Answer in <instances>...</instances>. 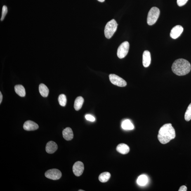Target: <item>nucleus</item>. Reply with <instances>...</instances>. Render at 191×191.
Returning <instances> with one entry per match:
<instances>
[{
	"label": "nucleus",
	"mask_w": 191,
	"mask_h": 191,
	"mask_svg": "<svg viewBox=\"0 0 191 191\" xmlns=\"http://www.w3.org/2000/svg\"><path fill=\"white\" fill-rule=\"evenodd\" d=\"M176 137V132L171 124H166L161 127L159 131L158 138L160 142L166 144Z\"/></svg>",
	"instance_id": "f257e3e1"
},
{
	"label": "nucleus",
	"mask_w": 191,
	"mask_h": 191,
	"mask_svg": "<svg viewBox=\"0 0 191 191\" xmlns=\"http://www.w3.org/2000/svg\"><path fill=\"white\" fill-rule=\"evenodd\" d=\"M172 69L173 72L177 75L185 76L190 72L191 66L187 60L183 58H180L173 62Z\"/></svg>",
	"instance_id": "f03ea898"
},
{
	"label": "nucleus",
	"mask_w": 191,
	"mask_h": 191,
	"mask_svg": "<svg viewBox=\"0 0 191 191\" xmlns=\"http://www.w3.org/2000/svg\"><path fill=\"white\" fill-rule=\"evenodd\" d=\"M118 24L114 19L109 21L106 25L105 29V34L107 39H110L117 30Z\"/></svg>",
	"instance_id": "7ed1b4c3"
},
{
	"label": "nucleus",
	"mask_w": 191,
	"mask_h": 191,
	"mask_svg": "<svg viewBox=\"0 0 191 191\" xmlns=\"http://www.w3.org/2000/svg\"><path fill=\"white\" fill-rule=\"evenodd\" d=\"M160 14L159 9L153 7L149 10L147 17V23L150 26L153 25L157 22Z\"/></svg>",
	"instance_id": "20e7f679"
},
{
	"label": "nucleus",
	"mask_w": 191,
	"mask_h": 191,
	"mask_svg": "<svg viewBox=\"0 0 191 191\" xmlns=\"http://www.w3.org/2000/svg\"><path fill=\"white\" fill-rule=\"evenodd\" d=\"M130 47L129 43L128 41H125L119 47L117 51V56L120 58H124L128 54Z\"/></svg>",
	"instance_id": "39448f33"
},
{
	"label": "nucleus",
	"mask_w": 191,
	"mask_h": 191,
	"mask_svg": "<svg viewBox=\"0 0 191 191\" xmlns=\"http://www.w3.org/2000/svg\"><path fill=\"white\" fill-rule=\"evenodd\" d=\"M109 80L113 84L119 87L126 86L127 83L122 78L114 74H110L109 76Z\"/></svg>",
	"instance_id": "423d86ee"
},
{
	"label": "nucleus",
	"mask_w": 191,
	"mask_h": 191,
	"mask_svg": "<svg viewBox=\"0 0 191 191\" xmlns=\"http://www.w3.org/2000/svg\"><path fill=\"white\" fill-rule=\"evenodd\" d=\"M45 175L46 178L53 180H59L62 176L61 172L57 169L48 170Z\"/></svg>",
	"instance_id": "0eeeda50"
},
{
	"label": "nucleus",
	"mask_w": 191,
	"mask_h": 191,
	"mask_svg": "<svg viewBox=\"0 0 191 191\" xmlns=\"http://www.w3.org/2000/svg\"><path fill=\"white\" fill-rule=\"evenodd\" d=\"M84 169V165L81 161H78L73 165V171L76 176H80L83 174Z\"/></svg>",
	"instance_id": "6e6552de"
},
{
	"label": "nucleus",
	"mask_w": 191,
	"mask_h": 191,
	"mask_svg": "<svg viewBox=\"0 0 191 191\" xmlns=\"http://www.w3.org/2000/svg\"><path fill=\"white\" fill-rule=\"evenodd\" d=\"M183 27L180 25L175 26L171 31L170 36L173 39H176L180 36L183 31Z\"/></svg>",
	"instance_id": "1a4fd4ad"
},
{
	"label": "nucleus",
	"mask_w": 191,
	"mask_h": 191,
	"mask_svg": "<svg viewBox=\"0 0 191 191\" xmlns=\"http://www.w3.org/2000/svg\"><path fill=\"white\" fill-rule=\"evenodd\" d=\"M23 128L24 130L28 131H34L38 129L39 126L34 121L28 120L24 123Z\"/></svg>",
	"instance_id": "9d476101"
},
{
	"label": "nucleus",
	"mask_w": 191,
	"mask_h": 191,
	"mask_svg": "<svg viewBox=\"0 0 191 191\" xmlns=\"http://www.w3.org/2000/svg\"><path fill=\"white\" fill-rule=\"evenodd\" d=\"M58 146L54 142L50 141L47 143L46 146V151L49 154H53L57 150Z\"/></svg>",
	"instance_id": "9b49d317"
},
{
	"label": "nucleus",
	"mask_w": 191,
	"mask_h": 191,
	"mask_svg": "<svg viewBox=\"0 0 191 191\" xmlns=\"http://www.w3.org/2000/svg\"><path fill=\"white\" fill-rule=\"evenodd\" d=\"M151 55L149 51L145 50L143 55V65L145 67H148L151 63Z\"/></svg>",
	"instance_id": "f8f14e48"
},
{
	"label": "nucleus",
	"mask_w": 191,
	"mask_h": 191,
	"mask_svg": "<svg viewBox=\"0 0 191 191\" xmlns=\"http://www.w3.org/2000/svg\"><path fill=\"white\" fill-rule=\"evenodd\" d=\"M62 134L64 138L67 140H70L73 138V133L72 129L70 128H65L62 132Z\"/></svg>",
	"instance_id": "ddd939ff"
},
{
	"label": "nucleus",
	"mask_w": 191,
	"mask_h": 191,
	"mask_svg": "<svg viewBox=\"0 0 191 191\" xmlns=\"http://www.w3.org/2000/svg\"><path fill=\"white\" fill-rule=\"evenodd\" d=\"M117 150L121 154H126L129 152L130 148L126 144L121 143L117 146Z\"/></svg>",
	"instance_id": "4468645a"
},
{
	"label": "nucleus",
	"mask_w": 191,
	"mask_h": 191,
	"mask_svg": "<svg viewBox=\"0 0 191 191\" xmlns=\"http://www.w3.org/2000/svg\"><path fill=\"white\" fill-rule=\"evenodd\" d=\"M84 102V99L83 97H77L74 102V108L75 110L76 111L79 110L82 107Z\"/></svg>",
	"instance_id": "2eb2a0df"
},
{
	"label": "nucleus",
	"mask_w": 191,
	"mask_h": 191,
	"mask_svg": "<svg viewBox=\"0 0 191 191\" xmlns=\"http://www.w3.org/2000/svg\"><path fill=\"white\" fill-rule=\"evenodd\" d=\"M15 90L17 95L22 97H25L26 91L25 88L21 85H17L15 86Z\"/></svg>",
	"instance_id": "dca6fc26"
},
{
	"label": "nucleus",
	"mask_w": 191,
	"mask_h": 191,
	"mask_svg": "<svg viewBox=\"0 0 191 191\" xmlns=\"http://www.w3.org/2000/svg\"><path fill=\"white\" fill-rule=\"evenodd\" d=\"M39 91L41 95L44 98H46L49 93V90L46 85L41 84L39 86Z\"/></svg>",
	"instance_id": "f3484780"
},
{
	"label": "nucleus",
	"mask_w": 191,
	"mask_h": 191,
	"mask_svg": "<svg viewBox=\"0 0 191 191\" xmlns=\"http://www.w3.org/2000/svg\"><path fill=\"white\" fill-rule=\"evenodd\" d=\"M110 177V173L108 172H104L99 176V180L102 183H105L109 180Z\"/></svg>",
	"instance_id": "a211bd4d"
},
{
	"label": "nucleus",
	"mask_w": 191,
	"mask_h": 191,
	"mask_svg": "<svg viewBox=\"0 0 191 191\" xmlns=\"http://www.w3.org/2000/svg\"><path fill=\"white\" fill-rule=\"evenodd\" d=\"M121 126L123 129L125 130H132L134 128L133 125L129 120H126L123 121Z\"/></svg>",
	"instance_id": "6ab92c4d"
},
{
	"label": "nucleus",
	"mask_w": 191,
	"mask_h": 191,
	"mask_svg": "<svg viewBox=\"0 0 191 191\" xmlns=\"http://www.w3.org/2000/svg\"><path fill=\"white\" fill-rule=\"evenodd\" d=\"M148 181L147 177L145 175H140L137 180V183L140 186H144L146 185Z\"/></svg>",
	"instance_id": "aec40b11"
},
{
	"label": "nucleus",
	"mask_w": 191,
	"mask_h": 191,
	"mask_svg": "<svg viewBox=\"0 0 191 191\" xmlns=\"http://www.w3.org/2000/svg\"><path fill=\"white\" fill-rule=\"evenodd\" d=\"M58 100L61 105L65 107L67 103L66 97L64 94L60 95L58 97Z\"/></svg>",
	"instance_id": "412c9836"
},
{
	"label": "nucleus",
	"mask_w": 191,
	"mask_h": 191,
	"mask_svg": "<svg viewBox=\"0 0 191 191\" xmlns=\"http://www.w3.org/2000/svg\"><path fill=\"white\" fill-rule=\"evenodd\" d=\"M185 119L187 121L191 119V103L189 105L185 114Z\"/></svg>",
	"instance_id": "4be33fe9"
},
{
	"label": "nucleus",
	"mask_w": 191,
	"mask_h": 191,
	"mask_svg": "<svg viewBox=\"0 0 191 191\" xmlns=\"http://www.w3.org/2000/svg\"><path fill=\"white\" fill-rule=\"evenodd\" d=\"M8 13V8L6 6H4L3 7L2 14L1 19V21H3L4 20L5 17H6L7 14Z\"/></svg>",
	"instance_id": "5701e85b"
},
{
	"label": "nucleus",
	"mask_w": 191,
	"mask_h": 191,
	"mask_svg": "<svg viewBox=\"0 0 191 191\" xmlns=\"http://www.w3.org/2000/svg\"><path fill=\"white\" fill-rule=\"evenodd\" d=\"M188 0H177V4L179 6H182L185 5Z\"/></svg>",
	"instance_id": "b1692460"
},
{
	"label": "nucleus",
	"mask_w": 191,
	"mask_h": 191,
	"mask_svg": "<svg viewBox=\"0 0 191 191\" xmlns=\"http://www.w3.org/2000/svg\"><path fill=\"white\" fill-rule=\"evenodd\" d=\"M86 118L87 120L92 121V122H93L95 120V118L90 115H86Z\"/></svg>",
	"instance_id": "393cba45"
},
{
	"label": "nucleus",
	"mask_w": 191,
	"mask_h": 191,
	"mask_svg": "<svg viewBox=\"0 0 191 191\" xmlns=\"http://www.w3.org/2000/svg\"><path fill=\"white\" fill-rule=\"evenodd\" d=\"M187 187L185 185H183L180 187L178 190L179 191H187Z\"/></svg>",
	"instance_id": "a878e982"
},
{
	"label": "nucleus",
	"mask_w": 191,
	"mask_h": 191,
	"mask_svg": "<svg viewBox=\"0 0 191 191\" xmlns=\"http://www.w3.org/2000/svg\"><path fill=\"white\" fill-rule=\"evenodd\" d=\"M3 99V95L2 93H1V92H0V104L1 103V102H2Z\"/></svg>",
	"instance_id": "bb28decb"
},
{
	"label": "nucleus",
	"mask_w": 191,
	"mask_h": 191,
	"mask_svg": "<svg viewBox=\"0 0 191 191\" xmlns=\"http://www.w3.org/2000/svg\"><path fill=\"white\" fill-rule=\"evenodd\" d=\"M98 1L100 2H103L105 1V0H98Z\"/></svg>",
	"instance_id": "cd10ccee"
},
{
	"label": "nucleus",
	"mask_w": 191,
	"mask_h": 191,
	"mask_svg": "<svg viewBox=\"0 0 191 191\" xmlns=\"http://www.w3.org/2000/svg\"><path fill=\"white\" fill-rule=\"evenodd\" d=\"M79 191H84V190H79Z\"/></svg>",
	"instance_id": "c85d7f7f"
}]
</instances>
